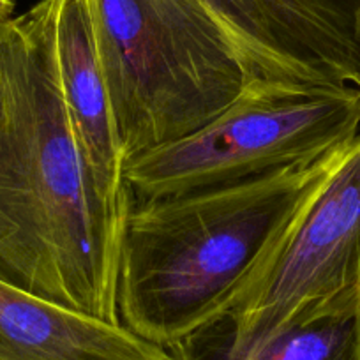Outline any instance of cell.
I'll return each mask as SVG.
<instances>
[{"label": "cell", "mask_w": 360, "mask_h": 360, "mask_svg": "<svg viewBox=\"0 0 360 360\" xmlns=\"http://www.w3.org/2000/svg\"><path fill=\"white\" fill-rule=\"evenodd\" d=\"M0 279L122 325L117 307L126 209L103 196L58 85L53 0L0 23Z\"/></svg>", "instance_id": "1"}, {"label": "cell", "mask_w": 360, "mask_h": 360, "mask_svg": "<svg viewBox=\"0 0 360 360\" xmlns=\"http://www.w3.org/2000/svg\"><path fill=\"white\" fill-rule=\"evenodd\" d=\"M342 150L226 188L129 202L117 276L120 323L166 348L224 313Z\"/></svg>", "instance_id": "2"}, {"label": "cell", "mask_w": 360, "mask_h": 360, "mask_svg": "<svg viewBox=\"0 0 360 360\" xmlns=\"http://www.w3.org/2000/svg\"><path fill=\"white\" fill-rule=\"evenodd\" d=\"M126 161L209 124L249 83L198 0H89Z\"/></svg>", "instance_id": "3"}, {"label": "cell", "mask_w": 360, "mask_h": 360, "mask_svg": "<svg viewBox=\"0 0 360 360\" xmlns=\"http://www.w3.org/2000/svg\"><path fill=\"white\" fill-rule=\"evenodd\" d=\"M360 131V89L249 82L188 136L124 165L129 202L226 188L342 150Z\"/></svg>", "instance_id": "4"}, {"label": "cell", "mask_w": 360, "mask_h": 360, "mask_svg": "<svg viewBox=\"0 0 360 360\" xmlns=\"http://www.w3.org/2000/svg\"><path fill=\"white\" fill-rule=\"evenodd\" d=\"M359 302L360 134L307 193L221 314L231 330L249 335L295 318L355 313Z\"/></svg>", "instance_id": "5"}, {"label": "cell", "mask_w": 360, "mask_h": 360, "mask_svg": "<svg viewBox=\"0 0 360 360\" xmlns=\"http://www.w3.org/2000/svg\"><path fill=\"white\" fill-rule=\"evenodd\" d=\"M249 82L360 89V0H198Z\"/></svg>", "instance_id": "6"}, {"label": "cell", "mask_w": 360, "mask_h": 360, "mask_svg": "<svg viewBox=\"0 0 360 360\" xmlns=\"http://www.w3.org/2000/svg\"><path fill=\"white\" fill-rule=\"evenodd\" d=\"M53 48L62 101L83 158L103 196L126 209V159L99 62L89 0H53Z\"/></svg>", "instance_id": "7"}, {"label": "cell", "mask_w": 360, "mask_h": 360, "mask_svg": "<svg viewBox=\"0 0 360 360\" xmlns=\"http://www.w3.org/2000/svg\"><path fill=\"white\" fill-rule=\"evenodd\" d=\"M0 360H172L162 346L0 279Z\"/></svg>", "instance_id": "8"}, {"label": "cell", "mask_w": 360, "mask_h": 360, "mask_svg": "<svg viewBox=\"0 0 360 360\" xmlns=\"http://www.w3.org/2000/svg\"><path fill=\"white\" fill-rule=\"evenodd\" d=\"M166 352L172 360H359L356 311L295 318L249 335L219 314Z\"/></svg>", "instance_id": "9"}, {"label": "cell", "mask_w": 360, "mask_h": 360, "mask_svg": "<svg viewBox=\"0 0 360 360\" xmlns=\"http://www.w3.org/2000/svg\"><path fill=\"white\" fill-rule=\"evenodd\" d=\"M13 11H15V0H0V23L11 20Z\"/></svg>", "instance_id": "10"}, {"label": "cell", "mask_w": 360, "mask_h": 360, "mask_svg": "<svg viewBox=\"0 0 360 360\" xmlns=\"http://www.w3.org/2000/svg\"><path fill=\"white\" fill-rule=\"evenodd\" d=\"M356 328H359V360H360V302L356 307Z\"/></svg>", "instance_id": "11"}, {"label": "cell", "mask_w": 360, "mask_h": 360, "mask_svg": "<svg viewBox=\"0 0 360 360\" xmlns=\"http://www.w3.org/2000/svg\"><path fill=\"white\" fill-rule=\"evenodd\" d=\"M2 89H4V79H2V65H0V103H2Z\"/></svg>", "instance_id": "12"}, {"label": "cell", "mask_w": 360, "mask_h": 360, "mask_svg": "<svg viewBox=\"0 0 360 360\" xmlns=\"http://www.w3.org/2000/svg\"><path fill=\"white\" fill-rule=\"evenodd\" d=\"M359 25H360V13H359Z\"/></svg>", "instance_id": "13"}]
</instances>
